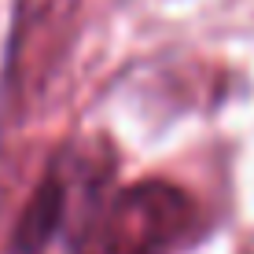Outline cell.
Here are the masks:
<instances>
[{"mask_svg":"<svg viewBox=\"0 0 254 254\" xmlns=\"http://www.w3.org/2000/svg\"><path fill=\"white\" fill-rule=\"evenodd\" d=\"M118 177V151L107 136H70L56 147L11 232V254H56L77 243L92 210Z\"/></svg>","mask_w":254,"mask_h":254,"instance_id":"cell-1","label":"cell"},{"mask_svg":"<svg viewBox=\"0 0 254 254\" xmlns=\"http://www.w3.org/2000/svg\"><path fill=\"white\" fill-rule=\"evenodd\" d=\"M210 232L206 206L166 177L111 188L70 254H185Z\"/></svg>","mask_w":254,"mask_h":254,"instance_id":"cell-2","label":"cell"}]
</instances>
